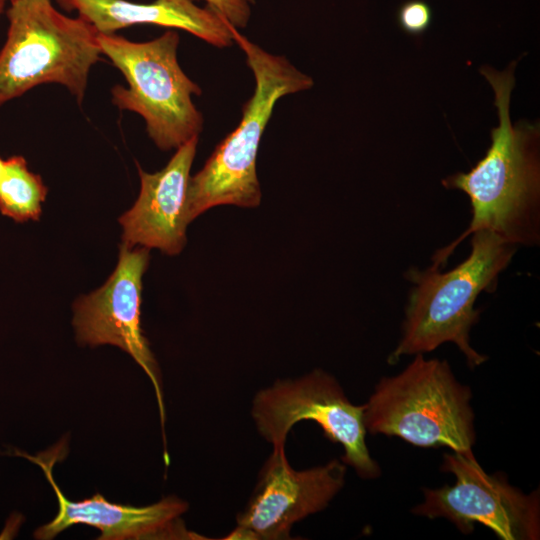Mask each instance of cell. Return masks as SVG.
Returning <instances> with one entry per match:
<instances>
[{"instance_id":"1","label":"cell","mask_w":540,"mask_h":540,"mask_svg":"<svg viewBox=\"0 0 540 540\" xmlns=\"http://www.w3.org/2000/svg\"><path fill=\"white\" fill-rule=\"evenodd\" d=\"M516 63L505 71L488 66L480 69L494 90L499 124L491 130V145L485 156L469 172L442 180L445 188L468 195L472 219L457 239L433 255V265L440 269L456 247L479 230L491 231L517 248L540 244L539 126L511 123L509 107Z\"/></svg>"},{"instance_id":"2","label":"cell","mask_w":540,"mask_h":540,"mask_svg":"<svg viewBox=\"0 0 540 540\" xmlns=\"http://www.w3.org/2000/svg\"><path fill=\"white\" fill-rule=\"evenodd\" d=\"M471 235L470 254L455 268L442 272L432 264L424 270L406 271L405 278L413 287L402 336L388 357L389 364L405 355L429 353L447 342L458 347L471 369L487 360L470 345V331L480 315L474 305L480 293L495 291L517 247L488 230Z\"/></svg>"},{"instance_id":"3","label":"cell","mask_w":540,"mask_h":540,"mask_svg":"<svg viewBox=\"0 0 540 540\" xmlns=\"http://www.w3.org/2000/svg\"><path fill=\"white\" fill-rule=\"evenodd\" d=\"M233 36L246 56L255 88L243 106L238 126L216 146L203 168L190 176L186 193L189 223L218 205L253 208L260 204L256 159L274 106L280 98L308 90L314 83L286 57L267 52L238 29Z\"/></svg>"},{"instance_id":"4","label":"cell","mask_w":540,"mask_h":540,"mask_svg":"<svg viewBox=\"0 0 540 540\" xmlns=\"http://www.w3.org/2000/svg\"><path fill=\"white\" fill-rule=\"evenodd\" d=\"M472 391L449 363L415 358L398 374L382 377L364 404L367 433L399 437L420 448L445 446L472 453L476 440Z\"/></svg>"},{"instance_id":"5","label":"cell","mask_w":540,"mask_h":540,"mask_svg":"<svg viewBox=\"0 0 540 540\" xmlns=\"http://www.w3.org/2000/svg\"><path fill=\"white\" fill-rule=\"evenodd\" d=\"M0 51V106L45 83L65 86L80 104L100 60L98 32L60 13L50 0H13Z\"/></svg>"},{"instance_id":"6","label":"cell","mask_w":540,"mask_h":540,"mask_svg":"<svg viewBox=\"0 0 540 540\" xmlns=\"http://www.w3.org/2000/svg\"><path fill=\"white\" fill-rule=\"evenodd\" d=\"M101 53L121 71L128 87L115 85L112 101L122 110L140 114L149 137L161 150L178 148L203 128V116L192 101L201 88L177 60L179 35L168 30L147 42L98 33Z\"/></svg>"},{"instance_id":"7","label":"cell","mask_w":540,"mask_h":540,"mask_svg":"<svg viewBox=\"0 0 540 540\" xmlns=\"http://www.w3.org/2000/svg\"><path fill=\"white\" fill-rule=\"evenodd\" d=\"M251 413L259 434L273 447L285 446L291 428L311 420L328 440L343 447L341 460L359 477L370 480L381 475L366 444L364 404H352L336 378L322 369L262 389L253 399Z\"/></svg>"},{"instance_id":"8","label":"cell","mask_w":540,"mask_h":540,"mask_svg":"<svg viewBox=\"0 0 540 540\" xmlns=\"http://www.w3.org/2000/svg\"><path fill=\"white\" fill-rule=\"evenodd\" d=\"M443 472L454 475L453 485L424 488V500L412 513L429 519L445 518L462 533L476 524L502 540H535L540 535L539 493H523L499 474H487L472 453H445Z\"/></svg>"},{"instance_id":"9","label":"cell","mask_w":540,"mask_h":540,"mask_svg":"<svg viewBox=\"0 0 540 540\" xmlns=\"http://www.w3.org/2000/svg\"><path fill=\"white\" fill-rule=\"evenodd\" d=\"M347 465L333 459L306 470L293 469L285 446L265 461L237 527L225 539H289L292 526L325 509L345 484Z\"/></svg>"},{"instance_id":"10","label":"cell","mask_w":540,"mask_h":540,"mask_svg":"<svg viewBox=\"0 0 540 540\" xmlns=\"http://www.w3.org/2000/svg\"><path fill=\"white\" fill-rule=\"evenodd\" d=\"M149 263V249L122 244L116 269L95 292L74 305L73 325L80 344H110L128 353L144 370L155 390L161 426L165 408L157 364L140 322L142 276Z\"/></svg>"},{"instance_id":"11","label":"cell","mask_w":540,"mask_h":540,"mask_svg":"<svg viewBox=\"0 0 540 540\" xmlns=\"http://www.w3.org/2000/svg\"><path fill=\"white\" fill-rule=\"evenodd\" d=\"M63 448L62 443H59L49 452H42L37 456L15 450L17 456L27 458L41 467L58 500L57 515L35 531L36 539H53L75 524H86L99 529L101 540L159 538V536L203 539L182 527L179 517L188 509V504L174 496L143 507L111 503L101 494H95L81 501L69 500L56 484L52 474L53 466L62 456Z\"/></svg>"},{"instance_id":"12","label":"cell","mask_w":540,"mask_h":540,"mask_svg":"<svg viewBox=\"0 0 540 540\" xmlns=\"http://www.w3.org/2000/svg\"><path fill=\"white\" fill-rule=\"evenodd\" d=\"M198 138L179 146L167 165L155 173L138 167L140 193L119 222L123 244L158 248L168 255L181 252L186 243V193Z\"/></svg>"},{"instance_id":"13","label":"cell","mask_w":540,"mask_h":540,"mask_svg":"<svg viewBox=\"0 0 540 540\" xmlns=\"http://www.w3.org/2000/svg\"><path fill=\"white\" fill-rule=\"evenodd\" d=\"M66 10H75L98 33L116 31L136 24H154L185 30L207 43L232 46L234 28L220 13L192 0H154L134 3L127 0H57Z\"/></svg>"},{"instance_id":"14","label":"cell","mask_w":540,"mask_h":540,"mask_svg":"<svg viewBox=\"0 0 540 540\" xmlns=\"http://www.w3.org/2000/svg\"><path fill=\"white\" fill-rule=\"evenodd\" d=\"M47 188L38 174L31 172L22 156L5 160L0 176V212L17 222L38 220Z\"/></svg>"},{"instance_id":"15","label":"cell","mask_w":540,"mask_h":540,"mask_svg":"<svg viewBox=\"0 0 540 540\" xmlns=\"http://www.w3.org/2000/svg\"><path fill=\"white\" fill-rule=\"evenodd\" d=\"M396 19L399 27L407 34L419 36L430 27L433 19L432 9L423 0H409L397 10Z\"/></svg>"},{"instance_id":"16","label":"cell","mask_w":540,"mask_h":540,"mask_svg":"<svg viewBox=\"0 0 540 540\" xmlns=\"http://www.w3.org/2000/svg\"><path fill=\"white\" fill-rule=\"evenodd\" d=\"M5 1L6 0H0V16L3 13L4 7H5Z\"/></svg>"},{"instance_id":"17","label":"cell","mask_w":540,"mask_h":540,"mask_svg":"<svg viewBox=\"0 0 540 540\" xmlns=\"http://www.w3.org/2000/svg\"><path fill=\"white\" fill-rule=\"evenodd\" d=\"M4 160H2V158L0 157V176L2 174V171H3V168H4Z\"/></svg>"},{"instance_id":"18","label":"cell","mask_w":540,"mask_h":540,"mask_svg":"<svg viewBox=\"0 0 540 540\" xmlns=\"http://www.w3.org/2000/svg\"><path fill=\"white\" fill-rule=\"evenodd\" d=\"M250 2V4H253L255 3V0H248Z\"/></svg>"},{"instance_id":"19","label":"cell","mask_w":540,"mask_h":540,"mask_svg":"<svg viewBox=\"0 0 540 540\" xmlns=\"http://www.w3.org/2000/svg\"><path fill=\"white\" fill-rule=\"evenodd\" d=\"M205 1H206V2H210V1H212V0H205Z\"/></svg>"},{"instance_id":"20","label":"cell","mask_w":540,"mask_h":540,"mask_svg":"<svg viewBox=\"0 0 540 540\" xmlns=\"http://www.w3.org/2000/svg\"><path fill=\"white\" fill-rule=\"evenodd\" d=\"M10 1H13V0H10Z\"/></svg>"}]
</instances>
